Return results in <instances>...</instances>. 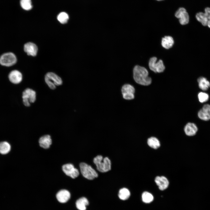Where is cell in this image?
I'll list each match as a JSON object with an SVG mask.
<instances>
[{
  "mask_svg": "<svg viewBox=\"0 0 210 210\" xmlns=\"http://www.w3.org/2000/svg\"><path fill=\"white\" fill-rule=\"evenodd\" d=\"M39 143L41 147L45 149L48 148L52 144V140L50 136L46 135L41 136L39 139Z\"/></svg>",
  "mask_w": 210,
  "mask_h": 210,
  "instance_id": "17",
  "label": "cell"
},
{
  "mask_svg": "<svg viewBox=\"0 0 210 210\" xmlns=\"http://www.w3.org/2000/svg\"><path fill=\"white\" fill-rule=\"evenodd\" d=\"M157 0L160 1H161V0Z\"/></svg>",
  "mask_w": 210,
  "mask_h": 210,
  "instance_id": "31",
  "label": "cell"
},
{
  "mask_svg": "<svg viewBox=\"0 0 210 210\" xmlns=\"http://www.w3.org/2000/svg\"><path fill=\"white\" fill-rule=\"evenodd\" d=\"M135 92V88L130 84H125L122 86L121 88L123 98L126 100H130L134 99Z\"/></svg>",
  "mask_w": 210,
  "mask_h": 210,
  "instance_id": "8",
  "label": "cell"
},
{
  "mask_svg": "<svg viewBox=\"0 0 210 210\" xmlns=\"http://www.w3.org/2000/svg\"><path fill=\"white\" fill-rule=\"evenodd\" d=\"M88 200L85 197L79 198L76 202V207L79 210H85L86 206L88 205Z\"/></svg>",
  "mask_w": 210,
  "mask_h": 210,
  "instance_id": "22",
  "label": "cell"
},
{
  "mask_svg": "<svg viewBox=\"0 0 210 210\" xmlns=\"http://www.w3.org/2000/svg\"><path fill=\"white\" fill-rule=\"evenodd\" d=\"M198 97L199 101L201 103H204L207 101L209 99L208 94L205 92H202L199 93Z\"/></svg>",
  "mask_w": 210,
  "mask_h": 210,
  "instance_id": "28",
  "label": "cell"
},
{
  "mask_svg": "<svg viewBox=\"0 0 210 210\" xmlns=\"http://www.w3.org/2000/svg\"><path fill=\"white\" fill-rule=\"evenodd\" d=\"M22 97L24 105L29 106L31 103H34L36 100V92L32 89L26 88L22 92Z\"/></svg>",
  "mask_w": 210,
  "mask_h": 210,
  "instance_id": "5",
  "label": "cell"
},
{
  "mask_svg": "<svg viewBox=\"0 0 210 210\" xmlns=\"http://www.w3.org/2000/svg\"><path fill=\"white\" fill-rule=\"evenodd\" d=\"M155 181L161 190L166 189L168 187L169 182L168 179L165 176H157L155 179Z\"/></svg>",
  "mask_w": 210,
  "mask_h": 210,
  "instance_id": "11",
  "label": "cell"
},
{
  "mask_svg": "<svg viewBox=\"0 0 210 210\" xmlns=\"http://www.w3.org/2000/svg\"><path fill=\"white\" fill-rule=\"evenodd\" d=\"M207 15L209 21L210 20V8L209 7H206L204 9V12Z\"/></svg>",
  "mask_w": 210,
  "mask_h": 210,
  "instance_id": "29",
  "label": "cell"
},
{
  "mask_svg": "<svg viewBox=\"0 0 210 210\" xmlns=\"http://www.w3.org/2000/svg\"><path fill=\"white\" fill-rule=\"evenodd\" d=\"M141 197L143 202L146 203L151 202L154 199L153 195L147 191H145L142 193Z\"/></svg>",
  "mask_w": 210,
  "mask_h": 210,
  "instance_id": "25",
  "label": "cell"
},
{
  "mask_svg": "<svg viewBox=\"0 0 210 210\" xmlns=\"http://www.w3.org/2000/svg\"><path fill=\"white\" fill-rule=\"evenodd\" d=\"M80 167L81 174L85 178L91 180L97 177V172L88 164L82 162L80 164Z\"/></svg>",
  "mask_w": 210,
  "mask_h": 210,
  "instance_id": "4",
  "label": "cell"
},
{
  "mask_svg": "<svg viewBox=\"0 0 210 210\" xmlns=\"http://www.w3.org/2000/svg\"><path fill=\"white\" fill-rule=\"evenodd\" d=\"M45 80L48 87L52 90L55 89L57 86L60 85L62 83L61 78L52 72H48L46 74Z\"/></svg>",
  "mask_w": 210,
  "mask_h": 210,
  "instance_id": "3",
  "label": "cell"
},
{
  "mask_svg": "<svg viewBox=\"0 0 210 210\" xmlns=\"http://www.w3.org/2000/svg\"><path fill=\"white\" fill-rule=\"evenodd\" d=\"M10 81L12 83L18 84L20 83L22 79V76L21 73L17 70H14L11 71L9 75Z\"/></svg>",
  "mask_w": 210,
  "mask_h": 210,
  "instance_id": "13",
  "label": "cell"
},
{
  "mask_svg": "<svg viewBox=\"0 0 210 210\" xmlns=\"http://www.w3.org/2000/svg\"><path fill=\"white\" fill-rule=\"evenodd\" d=\"M93 162L96 165L97 170L100 172H105L111 169V162L107 157L103 158L102 156L98 155L94 158Z\"/></svg>",
  "mask_w": 210,
  "mask_h": 210,
  "instance_id": "2",
  "label": "cell"
},
{
  "mask_svg": "<svg viewBox=\"0 0 210 210\" xmlns=\"http://www.w3.org/2000/svg\"><path fill=\"white\" fill-rule=\"evenodd\" d=\"M17 62L15 55L11 52L6 53L0 57V63L3 66H10L14 64Z\"/></svg>",
  "mask_w": 210,
  "mask_h": 210,
  "instance_id": "6",
  "label": "cell"
},
{
  "mask_svg": "<svg viewBox=\"0 0 210 210\" xmlns=\"http://www.w3.org/2000/svg\"><path fill=\"white\" fill-rule=\"evenodd\" d=\"M197 130V127L195 124L192 123H187L184 128L185 133L187 135L189 136L195 135Z\"/></svg>",
  "mask_w": 210,
  "mask_h": 210,
  "instance_id": "16",
  "label": "cell"
},
{
  "mask_svg": "<svg viewBox=\"0 0 210 210\" xmlns=\"http://www.w3.org/2000/svg\"><path fill=\"white\" fill-rule=\"evenodd\" d=\"M198 115L199 118L203 120H210V105H204L198 112Z\"/></svg>",
  "mask_w": 210,
  "mask_h": 210,
  "instance_id": "12",
  "label": "cell"
},
{
  "mask_svg": "<svg viewBox=\"0 0 210 210\" xmlns=\"http://www.w3.org/2000/svg\"><path fill=\"white\" fill-rule=\"evenodd\" d=\"M20 4L21 7L25 10H30L32 8L31 0H20Z\"/></svg>",
  "mask_w": 210,
  "mask_h": 210,
  "instance_id": "26",
  "label": "cell"
},
{
  "mask_svg": "<svg viewBox=\"0 0 210 210\" xmlns=\"http://www.w3.org/2000/svg\"><path fill=\"white\" fill-rule=\"evenodd\" d=\"M175 16L179 19V22L182 25L186 24L189 22L188 14L183 8H180L175 13Z\"/></svg>",
  "mask_w": 210,
  "mask_h": 210,
  "instance_id": "10",
  "label": "cell"
},
{
  "mask_svg": "<svg viewBox=\"0 0 210 210\" xmlns=\"http://www.w3.org/2000/svg\"><path fill=\"white\" fill-rule=\"evenodd\" d=\"M174 43L172 37L170 36H166L163 37L162 40L161 44L162 47L166 49L171 48Z\"/></svg>",
  "mask_w": 210,
  "mask_h": 210,
  "instance_id": "18",
  "label": "cell"
},
{
  "mask_svg": "<svg viewBox=\"0 0 210 210\" xmlns=\"http://www.w3.org/2000/svg\"><path fill=\"white\" fill-rule=\"evenodd\" d=\"M147 143L148 146L154 149H157L160 146V143L158 139L154 136H152L148 138L147 140Z\"/></svg>",
  "mask_w": 210,
  "mask_h": 210,
  "instance_id": "21",
  "label": "cell"
},
{
  "mask_svg": "<svg viewBox=\"0 0 210 210\" xmlns=\"http://www.w3.org/2000/svg\"><path fill=\"white\" fill-rule=\"evenodd\" d=\"M130 193L129 190L126 188L121 189L119 192L118 197L122 200L127 199L130 196Z\"/></svg>",
  "mask_w": 210,
  "mask_h": 210,
  "instance_id": "24",
  "label": "cell"
},
{
  "mask_svg": "<svg viewBox=\"0 0 210 210\" xmlns=\"http://www.w3.org/2000/svg\"><path fill=\"white\" fill-rule=\"evenodd\" d=\"M11 146L7 142L3 141L0 143V153L2 154H6L9 152Z\"/></svg>",
  "mask_w": 210,
  "mask_h": 210,
  "instance_id": "23",
  "label": "cell"
},
{
  "mask_svg": "<svg viewBox=\"0 0 210 210\" xmlns=\"http://www.w3.org/2000/svg\"><path fill=\"white\" fill-rule=\"evenodd\" d=\"M38 50V47L36 45L32 42H28L24 46V51L29 55L36 56L37 55Z\"/></svg>",
  "mask_w": 210,
  "mask_h": 210,
  "instance_id": "14",
  "label": "cell"
},
{
  "mask_svg": "<svg viewBox=\"0 0 210 210\" xmlns=\"http://www.w3.org/2000/svg\"><path fill=\"white\" fill-rule=\"evenodd\" d=\"M197 82L200 88L203 90H206L210 87V82L204 77H199Z\"/></svg>",
  "mask_w": 210,
  "mask_h": 210,
  "instance_id": "19",
  "label": "cell"
},
{
  "mask_svg": "<svg viewBox=\"0 0 210 210\" xmlns=\"http://www.w3.org/2000/svg\"><path fill=\"white\" fill-rule=\"evenodd\" d=\"M133 78L137 83L144 86H148L152 82L151 78L148 76V72L145 67L139 65L135 66L133 70Z\"/></svg>",
  "mask_w": 210,
  "mask_h": 210,
  "instance_id": "1",
  "label": "cell"
},
{
  "mask_svg": "<svg viewBox=\"0 0 210 210\" xmlns=\"http://www.w3.org/2000/svg\"><path fill=\"white\" fill-rule=\"evenodd\" d=\"M57 19L61 24L66 23L69 19L68 14L65 12H62L60 13L57 16Z\"/></svg>",
  "mask_w": 210,
  "mask_h": 210,
  "instance_id": "27",
  "label": "cell"
},
{
  "mask_svg": "<svg viewBox=\"0 0 210 210\" xmlns=\"http://www.w3.org/2000/svg\"><path fill=\"white\" fill-rule=\"evenodd\" d=\"M57 198L59 202L62 203L67 202L70 197L69 192L66 190H62L57 194Z\"/></svg>",
  "mask_w": 210,
  "mask_h": 210,
  "instance_id": "15",
  "label": "cell"
},
{
  "mask_svg": "<svg viewBox=\"0 0 210 210\" xmlns=\"http://www.w3.org/2000/svg\"><path fill=\"white\" fill-rule=\"evenodd\" d=\"M195 17L197 20L200 22L203 26H207L209 20L204 12H198L196 14Z\"/></svg>",
  "mask_w": 210,
  "mask_h": 210,
  "instance_id": "20",
  "label": "cell"
},
{
  "mask_svg": "<svg viewBox=\"0 0 210 210\" xmlns=\"http://www.w3.org/2000/svg\"><path fill=\"white\" fill-rule=\"evenodd\" d=\"M63 172L67 175L73 178L77 177L79 175V172L77 169L71 164H67L64 165L62 167Z\"/></svg>",
  "mask_w": 210,
  "mask_h": 210,
  "instance_id": "9",
  "label": "cell"
},
{
  "mask_svg": "<svg viewBox=\"0 0 210 210\" xmlns=\"http://www.w3.org/2000/svg\"><path fill=\"white\" fill-rule=\"evenodd\" d=\"M157 58L155 57L151 58L149 62L150 69L155 73H161L164 70L165 67L162 61L159 60L157 62Z\"/></svg>",
  "mask_w": 210,
  "mask_h": 210,
  "instance_id": "7",
  "label": "cell"
},
{
  "mask_svg": "<svg viewBox=\"0 0 210 210\" xmlns=\"http://www.w3.org/2000/svg\"><path fill=\"white\" fill-rule=\"evenodd\" d=\"M207 26L210 28V20L209 21L208 23Z\"/></svg>",
  "mask_w": 210,
  "mask_h": 210,
  "instance_id": "30",
  "label": "cell"
}]
</instances>
